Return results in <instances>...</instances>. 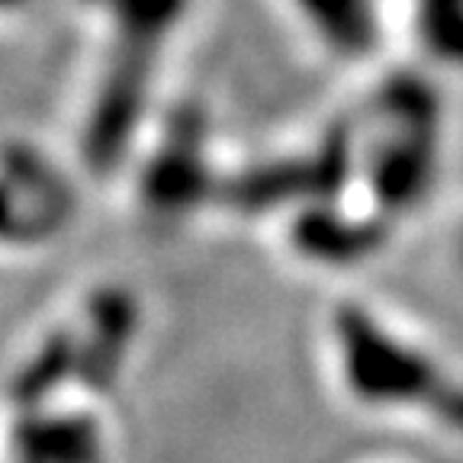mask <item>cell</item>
<instances>
[{"label":"cell","mask_w":463,"mask_h":463,"mask_svg":"<svg viewBox=\"0 0 463 463\" xmlns=\"http://www.w3.org/2000/svg\"><path fill=\"white\" fill-rule=\"evenodd\" d=\"M78 328V367L74 383L84 390L109 392L123 373V364L138 335V303L123 287L97 289L84 306V322Z\"/></svg>","instance_id":"277c9868"},{"label":"cell","mask_w":463,"mask_h":463,"mask_svg":"<svg viewBox=\"0 0 463 463\" xmlns=\"http://www.w3.org/2000/svg\"><path fill=\"white\" fill-rule=\"evenodd\" d=\"M415 23L434 58L463 68V0H415Z\"/></svg>","instance_id":"8fae6325"},{"label":"cell","mask_w":463,"mask_h":463,"mask_svg":"<svg viewBox=\"0 0 463 463\" xmlns=\"http://www.w3.org/2000/svg\"><path fill=\"white\" fill-rule=\"evenodd\" d=\"M113 20V29L165 43L181 26L190 0H87Z\"/></svg>","instance_id":"30bf717a"},{"label":"cell","mask_w":463,"mask_h":463,"mask_svg":"<svg viewBox=\"0 0 463 463\" xmlns=\"http://www.w3.org/2000/svg\"><path fill=\"white\" fill-rule=\"evenodd\" d=\"M71 213V203L43 171H23L0 152V241L29 245L49 239Z\"/></svg>","instance_id":"8992f818"},{"label":"cell","mask_w":463,"mask_h":463,"mask_svg":"<svg viewBox=\"0 0 463 463\" xmlns=\"http://www.w3.org/2000/svg\"><path fill=\"white\" fill-rule=\"evenodd\" d=\"M10 460L14 463H103L107 441L97 419L84 412H45L23 409L10 428Z\"/></svg>","instance_id":"5b68a950"},{"label":"cell","mask_w":463,"mask_h":463,"mask_svg":"<svg viewBox=\"0 0 463 463\" xmlns=\"http://www.w3.org/2000/svg\"><path fill=\"white\" fill-rule=\"evenodd\" d=\"M29 0H0V14H10V10H20L26 7Z\"/></svg>","instance_id":"7c38bea8"},{"label":"cell","mask_w":463,"mask_h":463,"mask_svg":"<svg viewBox=\"0 0 463 463\" xmlns=\"http://www.w3.org/2000/svg\"><path fill=\"white\" fill-rule=\"evenodd\" d=\"M332 341L347 392L370 409H421L463 431V383L364 306H338Z\"/></svg>","instance_id":"6da1fadb"},{"label":"cell","mask_w":463,"mask_h":463,"mask_svg":"<svg viewBox=\"0 0 463 463\" xmlns=\"http://www.w3.org/2000/svg\"><path fill=\"white\" fill-rule=\"evenodd\" d=\"M297 7L345 55H364L373 43V4L370 0H297Z\"/></svg>","instance_id":"9c48e42d"},{"label":"cell","mask_w":463,"mask_h":463,"mask_svg":"<svg viewBox=\"0 0 463 463\" xmlns=\"http://www.w3.org/2000/svg\"><path fill=\"white\" fill-rule=\"evenodd\" d=\"M74 367H78V328H55L14 373L10 399L20 409H39L65 383H74Z\"/></svg>","instance_id":"ba28073f"},{"label":"cell","mask_w":463,"mask_h":463,"mask_svg":"<svg viewBox=\"0 0 463 463\" xmlns=\"http://www.w3.org/2000/svg\"><path fill=\"white\" fill-rule=\"evenodd\" d=\"M383 119L390 136L376 145L367 165V184L386 216L415 210L431 190L438 165V103L431 87L415 78H399L383 87Z\"/></svg>","instance_id":"7a4b0ae2"},{"label":"cell","mask_w":463,"mask_h":463,"mask_svg":"<svg viewBox=\"0 0 463 463\" xmlns=\"http://www.w3.org/2000/svg\"><path fill=\"white\" fill-rule=\"evenodd\" d=\"M293 245L306 260L351 264L383 245V225L373 219H347L328 203H312L293 222Z\"/></svg>","instance_id":"52a82bcc"},{"label":"cell","mask_w":463,"mask_h":463,"mask_svg":"<svg viewBox=\"0 0 463 463\" xmlns=\"http://www.w3.org/2000/svg\"><path fill=\"white\" fill-rule=\"evenodd\" d=\"M210 187L203 119L181 113L167 126L165 142L158 145V152L142 174L145 210L161 219H181L206 200Z\"/></svg>","instance_id":"3957f363"}]
</instances>
